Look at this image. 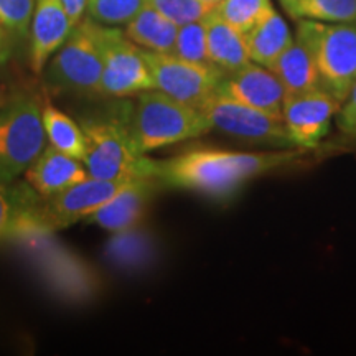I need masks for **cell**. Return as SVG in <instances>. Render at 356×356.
I'll return each instance as SVG.
<instances>
[{"instance_id": "obj_1", "label": "cell", "mask_w": 356, "mask_h": 356, "mask_svg": "<svg viewBox=\"0 0 356 356\" xmlns=\"http://www.w3.org/2000/svg\"><path fill=\"white\" fill-rule=\"evenodd\" d=\"M309 149H277L273 152L198 147L167 160H155V178L162 186L226 198L249 180L299 163Z\"/></svg>"}, {"instance_id": "obj_2", "label": "cell", "mask_w": 356, "mask_h": 356, "mask_svg": "<svg viewBox=\"0 0 356 356\" xmlns=\"http://www.w3.org/2000/svg\"><path fill=\"white\" fill-rule=\"evenodd\" d=\"M129 102H118L104 114L81 119L86 140L83 163L91 177L102 180H129L155 177V160L137 149L127 124Z\"/></svg>"}, {"instance_id": "obj_3", "label": "cell", "mask_w": 356, "mask_h": 356, "mask_svg": "<svg viewBox=\"0 0 356 356\" xmlns=\"http://www.w3.org/2000/svg\"><path fill=\"white\" fill-rule=\"evenodd\" d=\"M127 124L142 154L197 139L211 131L202 111L159 91L139 92L127 106Z\"/></svg>"}, {"instance_id": "obj_4", "label": "cell", "mask_w": 356, "mask_h": 356, "mask_svg": "<svg viewBox=\"0 0 356 356\" xmlns=\"http://www.w3.org/2000/svg\"><path fill=\"white\" fill-rule=\"evenodd\" d=\"M40 97L19 92L0 109V181L10 184L25 173L44 149Z\"/></svg>"}, {"instance_id": "obj_5", "label": "cell", "mask_w": 356, "mask_h": 356, "mask_svg": "<svg viewBox=\"0 0 356 356\" xmlns=\"http://www.w3.org/2000/svg\"><path fill=\"white\" fill-rule=\"evenodd\" d=\"M312 44L320 86L343 102L356 84V24L299 20L297 32Z\"/></svg>"}, {"instance_id": "obj_6", "label": "cell", "mask_w": 356, "mask_h": 356, "mask_svg": "<svg viewBox=\"0 0 356 356\" xmlns=\"http://www.w3.org/2000/svg\"><path fill=\"white\" fill-rule=\"evenodd\" d=\"M101 24L86 19L73 26L47 71L51 88L73 92H99L102 74Z\"/></svg>"}, {"instance_id": "obj_7", "label": "cell", "mask_w": 356, "mask_h": 356, "mask_svg": "<svg viewBox=\"0 0 356 356\" xmlns=\"http://www.w3.org/2000/svg\"><path fill=\"white\" fill-rule=\"evenodd\" d=\"M198 109L208 119L211 129H218L236 139L274 147V149L296 147L289 137L282 115L251 108L218 92L208 97Z\"/></svg>"}, {"instance_id": "obj_8", "label": "cell", "mask_w": 356, "mask_h": 356, "mask_svg": "<svg viewBox=\"0 0 356 356\" xmlns=\"http://www.w3.org/2000/svg\"><path fill=\"white\" fill-rule=\"evenodd\" d=\"M102 74L99 95L106 97H131L155 89L144 51L118 29L101 25Z\"/></svg>"}, {"instance_id": "obj_9", "label": "cell", "mask_w": 356, "mask_h": 356, "mask_svg": "<svg viewBox=\"0 0 356 356\" xmlns=\"http://www.w3.org/2000/svg\"><path fill=\"white\" fill-rule=\"evenodd\" d=\"M144 58L152 73L155 89L200 108L208 97H211L220 86L225 73L213 63H195L181 60L172 53H159L144 50Z\"/></svg>"}, {"instance_id": "obj_10", "label": "cell", "mask_w": 356, "mask_h": 356, "mask_svg": "<svg viewBox=\"0 0 356 356\" xmlns=\"http://www.w3.org/2000/svg\"><path fill=\"white\" fill-rule=\"evenodd\" d=\"M129 180H102L88 177L60 193L44 198L40 207V222L44 229L58 231L68 228L79 220H86L92 211L106 204L126 186Z\"/></svg>"}, {"instance_id": "obj_11", "label": "cell", "mask_w": 356, "mask_h": 356, "mask_svg": "<svg viewBox=\"0 0 356 356\" xmlns=\"http://www.w3.org/2000/svg\"><path fill=\"white\" fill-rule=\"evenodd\" d=\"M340 102L323 88L284 97L282 119L292 144L314 150L328 131Z\"/></svg>"}, {"instance_id": "obj_12", "label": "cell", "mask_w": 356, "mask_h": 356, "mask_svg": "<svg viewBox=\"0 0 356 356\" xmlns=\"http://www.w3.org/2000/svg\"><path fill=\"white\" fill-rule=\"evenodd\" d=\"M216 92L251 108L282 115L284 97H286L282 83L273 73V70L252 61L234 73L225 74Z\"/></svg>"}, {"instance_id": "obj_13", "label": "cell", "mask_w": 356, "mask_h": 356, "mask_svg": "<svg viewBox=\"0 0 356 356\" xmlns=\"http://www.w3.org/2000/svg\"><path fill=\"white\" fill-rule=\"evenodd\" d=\"M71 25L61 0H37L30 25V68L42 74L53 53L70 37Z\"/></svg>"}, {"instance_id": "obj_14", "label": "cell", "mask_w": 356, "mask_h": 356, "mask_svg": "<svg viewBox=\"0 0 356 356\" xmlns=\"http://www.w3.org/2000/svg\"><path fill=\"white\" fill-rule=\"evenodd\" d=\"M160 181L155 177L132 178L124 188L111 198L108 203L102 204L96 211L86 218V221L95 222L102 229L111 233L132 228L139 225L144 216V211L150 198L159 190Z\"/></svg>"}, {"instance_id": "obj_15", "label": "cell", "mask_w": 356, "mask_h": 356, "mask_svg": "<svg viewBox=\"0 0 356 356\" xmlns=\"http://www.w3.org/2000/svg\"><path fill=\"white\" fill-rule=\"evenodd\" d=\"M42 202L43 198L26 181H0V243L44 229L40 222Z\"/></svg>"}, {"instance_id": "obj_16", "label": "cell", "mask_w": 356, "mask_h": 356, "mask_svg": "<svg viewBox=\"0 0 356 356\" xmlns=\"http://www.w3.org/2000/svg\"><path fill=\"white\" fill-rule=\"evenodd\" d=\"M88 177L91 175L81 165V160L70 157L53 145L44 147L25 170V181L43 200L86 180Z\"/></svg>"}, {"instance_id": "obj_17", "label": "cell", "mask_w": 356, "mask_h": 356, "mask_svg": "<svg viewBox=\"0 0 356 356\" xmlns=\"http://www.w3.org/2000/svg\"><path fill=\"white\" fill-rule=\"evenodd\" d=\"M273 73L282 83L286 96L300 95L320 86L317 60L312 44L296 33L292 43L273 65Z\"/></svg>"}, {"instance_id": "obj_18", "label": "cell", "mask_w": 356, "mask_h": 356, "mask_svg": "<svg viewBox=\"0 0 356 356\" xmlns=\"http://www.w3.org/2000/svg\"><path fill=\"white\" fill-rule=\"evenodd\" d=\"M207 29V48L210 63L222 73H234L251 63L246 43V33L239 32L228 22H225L215 10L203 19Z\"/></svg>"}, {"instance_id": "obj_19", "label": "cell", "mask_w": 356, "mask_h": 356, "mask_svg": "<svg viewBox=\"0 0 356 356\" xmlns=\"http://www.w3.org/2000/svg\"><path fill=\"white\" fill-rule=\"evenodd\" d=\"M292 33L284 17L273 8L246 33L249 58L252 63L273 68L277 58L292 43Z\"/></svg>"}, {"instance_id": "obj_20", "label": "cell", "mask_w": 356, "mask_h": 356, "mask_svg": "<svg viewBox=\"0 0 356 356\" xmlns=\"http://www.w3.org/2000/svg\"><path fill=\"white\" fill-rule=\"evenodd\" d=\"M106 257L124 270H142L157 259V241L139 226L118 231L106 246Z\"/></svg>"}, {"instance_id": "obj_21", "label": "cell", "mask_w": 356, "mask_h": 356, "mask_svg": "<svg viewBox=\"0 0 356 356\" xmlns=\"http://www.w3.org/2000/svg\"><path fill=\"white\" fill-rule=\"evenodd\" d=\"M178 26L150 3L126 24V37L144 50L172 53Z\"/></svg>"}, {"instance_id": "obj_22", "label": "cell", "mask_w": 356, "mask_h": 356, "mask_svg": "<svg viewBox=\"0 0 356 356\" xmlns=\"http://www.w3.org/2000/svg\"><path fill=\"white\" fill-rule=\"evenodd\" d=\"M42 121L44 136L50 145L83 162L86 157V140H84L81 126H78L70 115H66L63 111L53 104L43 106Z\"/></svg>"}, {"instance_id": "obj_23", "label": "cell", "mask_w": 356, "mask_h": 356, "mask_svg": "<svg viewBox=\"0 0 356 356\" xmlns=\"http://www.w3.org/2000/svg\"><path fill=\"white\" fill-rule=\"evenodd\" d=\"M296 20L356 24V0H279Z\"/></svg>"}, {"instance_id": "obj_24", "label": "cell", "mask_w": 356, "mask_h": 356, "mask_svg": "<svg viewBox=\"0 0 356 356\" xmlns=\"http://www.w3.org/2000/svg\"><path fill=\"white\" fill-rule=\"evenodd\" d=\"M273 8V0H220L213 10L239 32L248 33Z\"/></svg>"}, {"instance_id": "obj_25", "label": "cell", "mask_w": 356, "mask_h": 356, "mask_svg": "<svg viewBox=\"0 0 356 356\" xmlns=\"http://www.w3.org/2000/svg\"><path fill=\"white\" fill-rule=\"evenodd\" d=\"M149 0H88V19L101 25L129 24Z\"/></svg>"}, {"instance_id": "obj_26", "label": "cell", "mask_w": 356, "mask_h": 356, "mask_svg": "<svg viewBox=\"0 0 356 356\" xmlns=\"http://www.w3.org/2000/svg\"><path fill=\"white\" fill-rule=\"evenodd\" d=\"M172 55L181 60L195 61V63H210L207 48V29H204L203 19L178 26Z\"/></svg>"}, {"instance_id": "obj_27", "label": "cell", "mask_w": 356, "mask_h": 356, "mask_svg": "<svg viewBox=\"0 0 356 356\" xmlns=\"http://www.w3.org/2000/svg\"><path fill=\"white\" fill-rule=\"evenodd\" d=\"M33 12L35 0H0V24L15 38L30 33Z\"/></svg>"}, {"instance_id": "obj_28", "label": "cell", "mask_w": 356, "mask_h": 356, "mask_svg": "<svg viewBox=\"0 0 356 356\" xmlns=\"http://www.w3.org/2000/svg\"><path fill=\"white\" fill-rule=\"evenodd\" d=\"M149 3L177 26L202 20L215 8L203 0H149Z\"/></svg>"}, {"instance_id": "obj_29", "label": "cell", "mask_w": 356, "mask_h": 356, "mask_svg": "<svg viewBox=\"0 0 356 356\" xmlns=\"http://www.w3.org/2000/svg\"><path fill=\"white\" fill-rule=\"evenodd\" d=\"M337 122L340 131L356 140V84L351 88L350 95L340 104L337 113Z\"/></svg>"}, {"instance_id": "obj_30", "label": "cell", "mask_w": 356, "mask_h": 356, "mask_svg": "<svg viewBox=\"0 0 356 356\" xmlns=\"http://www.w3.org/2000/svg\"><path fill=\"white\" fill-rule=\"evenodd\" d=\"M66 13H68L71 25L76 26L83 20V13L86 12L88 0H61Z\"/></svg>"}, {"instance_id": "obj_31", "label": "cell", "mask_w": 356, "mask_h": 356, "mask_svg": "<svg viewBox=\"0 0 356 356\" xmlns=\"http://www.w3.org/2000/svg\"><path fill=\"white\" fill-rule=\"evenodd\" d=\"M12 55V35L0 24V68L8 63Z\"/></svg>"}, {"instance_id": "obj_32", "label": "cell", "mask_w": 356, "mask_h": 356, "mask_svg": "<svg viewBox=\"0 0 356 356\" xmlns=\"http://www.w3.org/2000/svg\"><path fill=\"white\" fill-rule=\"evenodd\" d=\"M7 101V96H6V89H3L2 84H0V109H2V106L6 104Z\"/></svg>"}, {"instance_id": "obj_33", "label": "cell", "mask_w": 356, "mask_h": 356, "mask_svg": "<svg viewBox=\"0 0 356 356\" xmlns=\"http://www.w3.org/2000/svg\"><path fill=\"white\" fill-rule=\"evenodd\" d=\"M204 3H208V6H211V7H215L218 2H220V0H203Z\"/></svg>"}]
</instances>
